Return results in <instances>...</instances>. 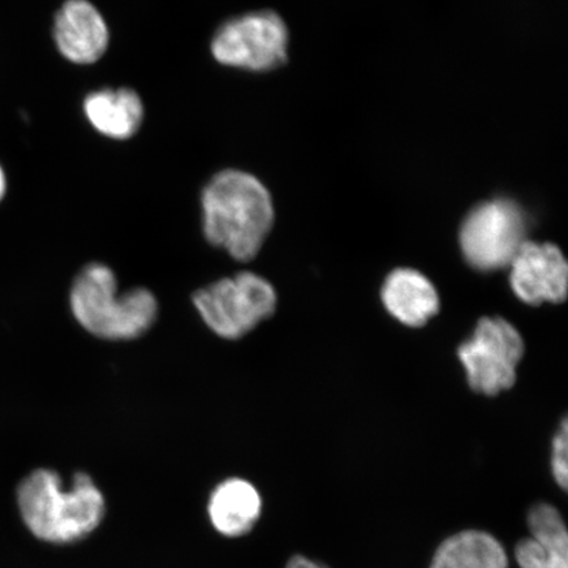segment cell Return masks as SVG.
I'll return each instance as SVG.
<instances>
[{"instance_id": "obj_1", "label": "cell", "mask_w": 568, "mask_h": 568, "mask_svg": "<svg viewBox=\"0 0 568 568\" xmlns=\"http://www.w3.org/2000/svg\"><path fill=\"white\" fill-rule=\"evenodd\" d=\"M204 236L232 258L257 257L274 224V205L257 178L224 170L212 178L202 194Z\"/></svg>"}, {"instance_id": "obj_18", "label": "cell", "mask_w": 568, "mask_h": 568, "mask_svg": "<svg viewBox=\"0 0 568 568\" xmlns=\"http://www.w3.org/2000/svg\"><path fill=\"white\" fill-rule=\"evenodd\" d=\"M4 191H6V180H4V174L2 172V169H0V199L3 197Z\"/></svg>"}, {"instance_id": "obj_16", "label": "cell", "mask_w": 568, "mask_h": 568, "mask_svg": "<svg viewBox=\"0 0 568 568\" xmlns=\"http://www.w3.org/2000/svg\"><path fill=\"white\" fill-rule=\"evenodd\" d=\"M567 422L565 420L562 425H560V429L557 433L556 438H554L552 444V456H551V470L554 475V479H556L557 485L565 489H567L568 485V467H567Z\"/></svg>"}, {"instance_id": "obj_3", "label": "cell", "mask_w": 568, "mask_h": 568, "mask_svg": "<svg viewBox=\"0 0 568 568\" xmlns=\"http://www.w3.org/2000/svg\"><path fill=\"white\" fill-rule=\"evenodd\" d=\"M70 308L90 335L110 341L139 338L159 316V303L151 291L140 287L120 293L115 273L99 262L77 275Z\"/></svg>"}, {"instance_id": "obj_12", "label": "cell", "mask_w": 568, "mask_h": 568, "mask_svg": "<svg viewBox=\"0 0 568 568\" xmlns=\"http://www.w3.org/2000/svg\"><path fill=\"white\" fill-rule=\"evenodd\" d=\"M84 113L104 136L125 140L139 131L144 106L136 92L130 89L102 90L87 98Z\"/></svg>"}, {"instance_id": "obj_4", "label": "cell", "mask_w": 568, "mask_h": 568, "mask_svg": "<svg viewBox=\"0 0 568 568\" xmlns=\"http://www.w3.org/2000/svg\"><path fill=\"white\" fill-rule=\"evenodd\" d=\"M193 303L216 336L239 339L274 314L276 293L264 276L241 272L199 290Z\"/></svg>"}, {"instance_id": "obj_7", "label": "cell", "mask_w": 568, "mask_h": 568, "mask_svg": "<svg viewBox=\"0 0 568 568\" xmlns=\"http://www.w3.org/2000/svg\"><path fill=\"white\" fill-rule=\"evenodd\" d=\"M523 354L520 333L501 317L481 318L473 337L458 351L468 385L485 395H496L515 385Z\"/></svg>"}, {"instance_id": "obj_10", "label": "cell", "mask_w": 568, "mask_h": 568, "mask_svg": "<svg viewBox=\"0 0 568 568\" xmlns=\"http://www.w3.org/2000/svg\"><path fill=\"white\" fill-rule=\"evenodd\" d=\"M382 301L390 315L408 326H422L439 308L438 294L432 282L412 268H399L387 276Z\"/></svg>"}, {"instance_id": "obj_6", "label": "cell", "mask_w": 568, "mask_h": 568, "mask_svg": "<svg viewBox=\"0 0 568 568\" xmlns=\"http://www.w3.org/2000/svg\"><path fill=\"white\" fill-rule=\"evenodd\" d=\"M288 31L273 11H258L226 21L212 39V54L226 67L273 70L287 59Z\"/></svg>"}, {"instance_id": "obj_2", "label": "cell", "mask_w": 568, "mask_h": 568, "mask_svg": "<svg viewBox=\"0 0 568 568\" xmlns=\"http://www.w3.org/2000/svg\"><path fill=\"white\" fill-rule=\"evenodd\" d=\"M18 504L28 529L51 544L80 541L99 527L105 514L103 494L88 474H75L67 489L60 475L47 468L20 483Z\"/></svg>"}, {"instance_id": "obj_13", "label": "cell", "mask_w": 568, "mask_h": 568, "mask_svg": "<svg viewBox=\"0 0 568 568\" xmlns=\"http://www.w3.org/2000/svg\"><path fill=\"white\" fill-rule=\"evenodd\" d=\"M430 568H509V560L496 537L483 530H465L439 545Z\"/></svg>"}, {"instance_id": "obj_8", "label": "cell", "mask_w": 568, "mask_h": 568, "mask_svg": "<svg viewBox=\"0 0 568 568\" xmlns=\"http://www.w3.org/2000/svg\"><path fill=\"white\" fill-rule=\"evenodd\" d=\"M509 267L510 286L523 302L539 305L566 300L568 267L556 245L525 241Z\"/></svg>"}, {"instance_id": "obj_11", "label": "cell", "mask_w": 568, "mask_h": 568, "mask_svg": "<svg viewBox=\"0 0 568 568\" xmlns=\"http://www.w3.org/2000/svg\"><path fill=\"white\" fill-rule=\"evenodd\" d=\"M262 499L252 483L232 478L213 489L209 515L213 528L226 537H241L258 521Z\"/></svg>"}, {"instance_id": "obj_17", "label": "cell", "mask_w": 568, "mask_h": 568, "mask_svg": "<svg viewBox=\"0 0 568 568\" xmlns=\"http://www.w3.org/2000/svg\"><path fill=\"white\" fill-rule=\"evenodd\" d=\"M286 568H328L322 564L315 562L307 557L296 556L290 559Z\"/></svg>"}, {"instance_id": "obj_14", "label": "cell", "mask_w": 568, "mask_h": 568, "mask_svg": "<svg viewBox=\"0 0 568 568\" xmlns=\"http://www.w3.org/2000/svg\"><path fill=\"white\" fill-rule=\"evenodd\" d=\"M532 539L544 548L568 554V532L562 515L550 504H537L528 514Z\"/></svg>"}, {"instance_id": "obj_15", "label": "cell", "mask_w": 568, "mask_h": 568, "mask_svg": "<svg viewBox=\"0 0 568 568\" xmlns=\"http://www.w3.org/2000/svg\"><path fill=\"white\" fill-rule=\"evenodd\" d=\"M516 559L520 568H568V556L544 548L532 538H524L516 546Z\"/></svg>"}, {"instance_id": "obj_9", "label": "cell", "mask_w": 568, "mask_h": 568, "mask_svg": "<svg viewBox=\"0 0 568 568\" xmlns=\"http://www.w3.org/2000/svg\"><path fill=\"white\" fill-rule=\"evenodd\" d=\"M54 40L67 60L89 65L105 53L110 33L101 12L89 0H68L57 13Z\"/></svg>"}, {"instance_id": "obj_5", "label": "cell", "mask_w": 568, "mask_h": 568, "mask_svg": "<svg viewBox=\"0 0 568 568\" xmlns=\"http://www.w3.org/2000/svg\"><path fill=\"white\" fill-rule=\"evenodd\" d=\"M527 220L515 202L496 199L470 212L460 230L465 258L481 272L510 265L525 243Z\"/></svg>"}]
</instances>
